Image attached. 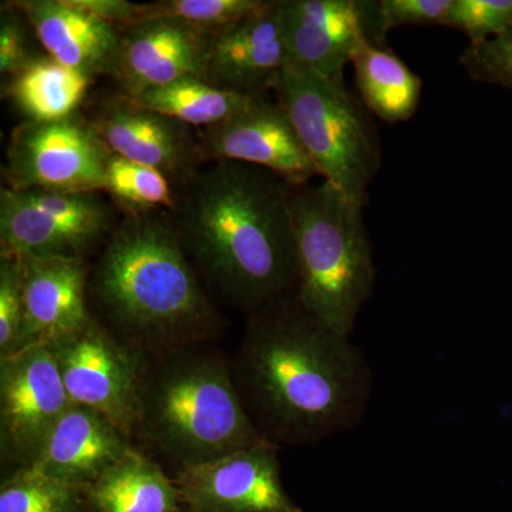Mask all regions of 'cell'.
<instances>
[{
    "label": "cell",
    "mask_w": 512,
    "mask_h": 512,
    "mask_svg": "<svg viewBox=\"0 0 512 512\" xmlns=\"http://www.w3.org/2000/svg\"><path fill=\"white\" fill-rule=\"evenodd\" d=\"M23 269L22 349L52 342L92 318L86 259L19 258Z\"/></svg>",
    "instance_id": "obj_16"
},
{
    "label": "cell",
    "mask_w": 512,
    "mask_h": 512,
    "mask_svg": "<svg viewBox=\"0 0 512 512\" xmlns=\"http://www.w3.org/2000/svg\"><path fill=\"white\" fill-rule=\"evenodd\" d=\"M133 448L131 437L113 421L72 403L30 467L57 480L89 487Z\"/></svg>",
    "instance_id": "obj_19"
},
{
    "label": "cell",
    "mask_w": 512,
    "mask_h": 512,
    "mask_svg": "<svg viewBox=\"0 0 512 512\" xmlns=\"http://www.w3.org/2000/svg\"><path fill=\"white\" fill-rule=\"evenodd\" d=\"M183 512H191L187 507L184 508Z\"/></svg>",
    "instance_id": "obj_33"
},
{
    "label": "cell",
    "mask_w": 512,
    "mask_h": 512,
    "mask_svg": "<svg viewBox=\"0 0 512 512\" xmlns=\"http://www.w3.org/2000/svg\"><path fill=\"white\" fill-rule=\"evenodd\" d=\"M18 9L53 60L87 76H114L121 30L114 28L73 0H20L8 3Z\"/></svg>",
    "instance_id": "obj_18"
},
{
    "label": "cell",
    "mask_w": 512,
    "mask_h": 512,
    "mask_svg": "<svg viewBox=\"0 0 512 512\" xmlns=\"http://www.w3.org/2000/svg\"><path fill=\"white\" fill-rule=\"evenodd\" d=\"M288 202L298 272L293 293L316 318L352 336L376 281L367 198L322 180L289 185Z\"/></svg>",
    "instance_id": "obj_5"
},
{
    "label": "cell",
    "mask_w": 512,
    "mask_h": 512,
    "mask_svg": "<svg viewBox=\"0 0 512 512\" xmlns=\"http://www.w3.org/2000/svg\"><path fill=\"white\" fill-rule=\"evenodd\" d=\"M231 370L255 429L278 447L353 429L372 397L373 373L362 350L293 292L248 313Z\"/></svg>",
    "instance_id": "obj_1"
},
{
    "label": "cell",
    "mask_w": 512,
    "mask_h": 512,
    "mask_svg": "<svg viewBox=\"0 0 512 512\" xmlns=\"http://www.w3.org/2000/svg\"><path fill=\"white\" fill-rule=\"evenodd\" d=\"M204 161H229L264 168L288 185L320 177L275 97L265 96L251 109L198 134Z\"/></svg>",
    "instance_id": "obj_12"
},
{
    "label": "cell",
    "mask_w": 512,
    "mask_h": 512,
    "mask_svg": "<svg viewBox=\"0 0 512 512\" xmlns=\"http://www.w3.org/2000/svg\"><path fill=\"white\" fill-rule=\"evenodd\" d=\"M103 191L127 210L128 215L158 210L173 212L177 205L167 175L116 154H111L107 161Z\"/></svg>",
    "instance_id": "obj_25"
},
{
    "label": "cell",
    "mask_w": 512,
    "mask_h": 512,
    "mask_svg": "<svg viewBox=\"0 0 512 512\" xmlns=\"http://www.w3.org/2000/svg\"><path fill=\"white\" fill-rule=\"evenodd\" d=\"M89 306L146 356L212 343L225 328L174 222L157 212L128 215L114 227L90 271Z\"/></svg>",
    "instance_id": "obj_3"
},
{
    "label": "cell",
    "mask_w": 512,
    "mask_h": 512,
    "mask_svg": "<svg viewBox=\"0 0 512 512\" xmlns=\"http://www.w3.org/2000/svg\"><path fill=\"white\" fill-rule=\"evenodd\" d=\"M279 447L269 441L241 448L174 478L191 512H303L282 483Z\"/></svg>",
    "instance_id": "obj_11"
},
{
    "label": "cell",
    "mask_w": 512,
    "mask_h": 512,
    "mask_svg": "<svg viewBox=\"0 0 512 512\" xmlns=\"http://www.w3.org/2000/svg\"><path fill=\"white\" fill-rule=\"evenodd\" d=\"M6 96L29 121H57L77 114L93 79L50 56L36 57L13 74Z\"/></svg>",
    "instance_id": "obj_22"
},
{
    "label": "cell",
    "mask_w": 512,
    "mask_h": 512,
    "mask_svg": "<svg viewBox=\"0 0 512 512\" xmlns=\"http://www.w3.org/2000/svg\"><path fill=\"white\" fill-rule=\"evenodd\" d=\"M70 404L55 355L47 343H35L0 360L3 466L10 471L32 466Z\"/></svg>",
    "instance_id": "obj_10"
},
{
    "label": "cell",
    "mask_w": 512,
    "mask_h": 512,
    "mask_svg": "<svg viewBox=\"0 0 512 512\" xmlns=\"http://www.w3.org/2000/svg\"><path fill=\"white\" fill-rule=\"evenodd\" d=\"M110 156L92 123L77 114L57 121L28 120L13 130L6 148V188L100 192Z\"/></svg>",
    "instance_id": "obj_8"
},
{
    "label": "cell",
    "mask_w": 512,
    "mask_h": 512,
    "mask_svg": "<svg viewBox=\"0 0 512 512\" xmlns=\"http://www.w3.org/2000/svg\"><path fill=\"white\" fill-rule=\"evenodd\" d=\"M359 99L387 124L406 123L419 110L423 80L387 47L363 42L353 53Z\"/></svg>",
    "instance_id": "obj_21"
},
{
    "label": "cell",
    "mask_w": 512,
    "mask_h": 512,
    "mask_svg": "<svg viewBox=\"0 0 512 512\" xmlns=\"http://www.w3.org/2000/svg\"><path fill=\"white\" fill-rule=\"evenodd\" d=\"M111 154L148 165L170 180H188L204 163L191 127L137 106L123 93L103 100L89 120Z\"/></svg>",
    "instance_id": "obj_13"
},
{
    "label": "cell",
    "mask_w": 512,
    "mask_h": 512,
    "mask_svg": "<svg viewBox=\"0 0 512 512\" xmlns=\"http://www.w3.org/2000/svg\"><path fill=\"white\" fill-rule=\"evenodd\" d=\"M74 5L86 10L114 28L123 30L140 25L143 5L126 0H73Z\"/></svg>",
    "instance_id": "obj_32"
},
{
    "label": "cell",
    "mask_w": 512,
    "mask_h": 512,
    "mask_svg": "<svg viewBox=\"0 0 512 512\" xmlns=\"http://www.w3.org/2000/svg\"><path fill=\"white\" fill-rule=\"evenodd\" d=\"M23 15L12 6L3 8L0 19V73H18L39 57L33 53Z\"/></svg>",
    "instance_id": "obj_31"
},
{
    "label": "cell",
    "mask_w": 512,
    "mask_h": 512,
    "mask_svg": "<svg viewBox=\"0 0 512 512\" xmlns=\"http://www.w3.org/2000/svg\"><path fill=\"white\" fill-rule=\"evenodd\" d=\"M289 185L254 165L215 161L185 181L174 225L198 276L247 313L295 291Z\"/></svg>",
    "instance_id": "obj_2"
},
{
    "label": "cell",
    "mask_w": 512,
    "mask_h": 512,
    "mask_svg": "<svg viewBox=\"0 0 512 512\" xmlns=\"http://www.w3.org/2000/svg\"><path fill=\"white\" fill-rule=\"evenodd\" d=\"M92 512H183L175 480L133 448L87 487Z\"/></svg>",
    "instance_id": "obj_20"
},
{
    "label": "cell",
    "mask_w": 512,
    "mask_h": 512,
    "mask_svg": "<svg viewBox=\"0 0 512 512\" xmlns=\"http://www.w3.org/2000/svg\"><path fill=\"white\" fill-rule=\"evenodd\" d=\"M289 60L329 77H343L367 42L362 0H279Z\"/></svg>",
    "instance_id": "obj_17"
},
{
    "label": "cell",
    "mask_w": 512,
    "mask_h": 512,
    "mask_svg": "<svg viewBox=\"0 0 512 512\" xmlns=\"http://www.w3.org/2000/svg\"><path fill=\"white\" fill-rule=\"evenodd\" d=\"M261 3L262 0H167L143 5L140 23L154 19H175L205 35L215 36L247 16Z\"/></svg>",
    "instance_id": "obj_26"
},
{
    "label": "cell",
    "mask_w": 512,
    "mask_h": 512,
    "mask_svg": "<svg viewBox=\"0 0 512 512\" xmlns=\"http://www.w3.org/2000/svg\"><path fill=\"white\" fill-rule=\"evenodd\" d=\"M460 64L474 82L512 92V29L480 45H468Z\"/></svg>",
    "instance_id": "obj_30"
},
{
    "label": "cell",
    "mask_w": 512,
    "mask_h": 512,
    "mask_svg": "<svg viewBox=\"0 0 512 512\" xmlns=\"http://www.w3.org/2000/svg\"><path fill=\"white\" fill-rule=\"evenodd\" d=\"M272 93L320 178L346 194L367 198V188L382 168V144L372 114L343 77L325 76L289 60Z\"/></svg>",
    "instance_id": "obj_6"
},
{
    "label": "cell",
    "mask_w": 512,
    "mask_h": 512,
    "mask_svg": "<svg viewBox=\"0 0 512 512\" xmlns=\"http://www.w3.org/2000/svg\"><path fill=\"white\" fill-rule=\"evenodd\" d=\"M113 229L99 192H0V256L86 259Z\"/></svg>",
    "instance_id": "obj_7"
},
{
    "label": "cell",
    "mask_w": 512,
    "mask_h": 512,
    "mask_svg": "<svg viewBox=\"0 0 512 512\" xmlns=\"http://www.w3.org/2000/svg\"><path fill=\"white\" fill-rule=\"evenodd\" d=\"M23 269L19 258L0 256V360L22 350Z\"/></svg>",
    "instance_id": "obj_29"
},
{
    "label": "cell",
    "mask_w": 512,
    "mask_h": 512,
    "mask_svg": "<svg viewBox=\"0 0 512 512\" xmlns=\"http://www.w3.org/2000/svg\"><path fill=\"white\" fill-rule=\"evenodd\" d=\"M136 433L180 468L264 441L245 412L231 359L212 343L146 356L137 387Z\"/></svg>",
    "instance_id": "obj_4"
},
{
    "label": "cell",
    "mask_w": 512,
    "mask_h": 512,
    "mask_svg": "<svg viewBox=\"0 0 512 512\" xmlns=\"http://www.w3.org/2000/svg\"><path fill=\"white\" fill-rule=\"evenodd\" d=\"M453 0H362L367 40L387 47L390 30L403 26H441Z\"/></svg>",
    "instance_id": "obj_27"
},
{
    "label": "cell",
    "mask_w": 512,
    "mask_h": 512,
    "mask_svg": "<svg viewBox=\"0 0 512 512\" xmlns=\"http://www.w3.org/2000/svg\"><path fill=\"white\" fill-rule=\"evenodd\" d=\"M212 36L175 19H154L121 30L114 77L134 97L187 79L207 80Z\"/></svg>",
    "instance_id": "obj_14"
},
{
    "label": "cell",
    "mask_w": 512,
    "mask_h": 512,
    "mask_svg": "<svg viewBox=\"0 0 512 512\" xmlns=\"http://www.w3.org/2000/svg\"><path fill=\"white\" fill-rule=\"evenodd\" d=\"M47 345L70 402L103 414L133 439L138 380L146 355L121 342L93 315L82 328Z\"/></svg>",
    "instance_id": "obj_9"
},
{
    "label": "cell",
    "mask_w": 512,
    "mask_h": 512,
    "mask_svg": "<svg viewBox=\"0 0 512 512\" xmlns=\"http://www.w3.org/2000/svg\"><path fill=\"white\" fill-rule=\"evenodd\" d=\"M0 512H92V507L87 487L25 467L3 478Z\"/></svg>",
    "instance_id": "obj_24"
},
{
    "label": "cell",
    "mask_w": 512,
    "mask_h": 512,
    "mask_svg": "<svg viewBox=\"0 0 512 512\" xmlns=\"http://www.w3.org/2000/svg\"><path fill=\"white\" fill-rule=\"evenodd\" d=\"M265 96L268 94L231 92L207 80L187 77L160 89L126 97L144 109L181 121L185 126L204 130L244 113Z\"/></svg>",
    "instance_id": "obj_23"
},
{
    "label": "cell",
    "mask_w": 512,
    "mask_h": 512,
    "mask_svg": "<svg viewBox=\"0 0 512 512\" xmlns=\"http://www.w3.org/2000/svg\"><path fill=\"white\" fill-rule=\"evenodd\" d=\"M441 26L468 37V45H480L512 29V0H453Z\"/></svg>",
    "instance_id": "obj_28"
},
{
    "label": "cell",
    "mask_w": 512,
    "mask_h": 512,
    "mask_svg": "<svg viewBox=\"0 0 512 512\" xmlns=\"http://www.w3.org/2000/svg\"><path fill=\"white\" fill-rule=\"evenodd\" d=\"M289 62L279 0L262 2L212 36L207 82L245 94H269Z\"/></svg>",
    "instance_id": "obj_15"
}]
</instances>
